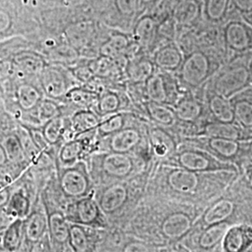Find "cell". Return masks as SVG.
Masks as SVG:
<instances>
[{"mask_svg": "<svg viewBox=\"0 0 252 252\" xmlns=\"http://www.w3.org/2000/svg\"><path fill=\"white\" fill-rule=\"evenodd\" d=\"M252 81V67L243 62L233 61L217 74L213 81V90L230 99L239 92L247 89Z\"/></svg>", "mask_w": 252, "mask_h": 252, "instance_id": "obj_1", "label": "cell"}, {"mask_svg": "<svg viewBox=\"0 0 252 252\" xmlns=\"http://www.w3.org/2000/svg\"><path fill=\"white\" fill-rule=\"evenodd\" d=\"M58 178L60 189L66 198L76 200L92 193V180L84 162L58 168Z\"/></svg>", "mask_w": 252, "mask_h": 252, "instance_id": "obj_2", "label": "cell"}, {"mask_svg": "<svg viewBox=\"0 0 252 252\" xmlns=\"http://www.w3.org/2000/svg\"><path fill=\"white\" fill-rule=\"evenodd\" d=\"M212 73L213 66L209 56L199 50L189 53L179 68L180 81L189 88L200 87Z\"/></svg>", "mask_w": 252, "mask_h": 252, "instance_id": "obj_3", "label": "cell"}, {"mask_svg": "<svg viewBox=\"0 0 252 252\" xmlns=\"http://www.w3.org/2000/svg\"><path fill=\"white\" fill-rule=\"evenodd\" d=\"M97 164L104 181L111 183L124 181L135 173L134 158L127 153L107 152L97 156Z\"/></svg>", "mask_w": 252, "mask_h": 252, "instance_id": "obj_4", "label": "cell"}, {"mask_svg": "<svg viewBox=\"0 0 252 252\" xmlns=\"http://www.w3.org/2000/svg\"><path fill=\"white\" fill-rule=\"evenodd\" d=\"M103 214L96 199L94 198L92 194L73 200L68 204L64 212V215L70 223L86 227L103 225Z\"/></svg>", "mask_w": 252, "mask_h": 252, "instance_id": "obj_5", "label": "cell"}, {"mask_svg": "<svg viewBox=\"0 0 252 252\" xmlns=\"http://www.w3.org/2000/svg\"><path fill=\"white\" fill-rule=\"evenodd\" d=\"M174 157L179 167L195 173L231 170L233 168L231 164L215 160L208 153L194 149L182 150Z\"/></svg>", "mask_w": 252, "mask_h": 252, "instance_id": "obj_6", "label": "cell"}, {"mask_svg": "<svg viewBox=\"0 0 252 252\" xmlns=\"http://www.w3.org/2000/svg\"><path fill=\"white\" fill-rule=\"evenodd\" d=\"M38 77L41 90L48 98L63 99L66 93L72 88L67 74L59 65L46 64Z\"/></svg>", "mask_w": 252, "mask_h": 252, "instance_id": "obj_7", "label": "cell"}, {"mask_svg": "<svg viewBox=\"0 0 252 252\" xmlns=\"http://www.w3.org/2000/svg\"><path fill=\"white\" fill-rule=\"evenodd\" d=\"M225 45L236 54H246L252 50V30L248 24L232 21L223 29Z\"/></svg>", "mask_w": 252, "mask_h": 252, "instance_id": "obj_8", "label": "cell"}, {"mask_svg": "<svg viewBox=\"0 0 252 252\" xmlns=\"http://www.w3.org/2000/svg\"><path fill=\"white\" fill-rule=\"evenodd\" d=\"M128 195L129 191L126 183L123 181H115L108 183V185L101 190L96 201L105 215H112L126 205Z\"/></svg>", "mask_w": 252, "mask_h": 252, "instance_id": "obj_9", "label": "cell"}, {"mask_svg": "<svg viewBox=\"0 0 252 252\" xmlns=\"http://www.w3.org/2000/svg\"><path fill=\"white\" fill-rule=\"evenodd\" d=\"M103 139L107 152L130 154L141 144L142 134L138 128L126 126Z\"/></svg>", "mask_w": 252, "mask_h": 252, "instance_id": "obj_10", "label": "cell"}, {"mask_svg": "<svg viewBox=\"0 0 252 252\" xmlns=\"http://www.w3.org/2000/svg\"><path fill=\"white\" fill-rule=\"evenodd\" d=\"M90 145V139L89 137H86V135L67 140L61 147L57 155L58 168L71 166L81 162L89 152Z\"/></svg>", "mask_w": 252, "mask_h": 252, "instance_id": "obj_11", "label": "cell"}, {"mask_svg": "<svg viewBox=\"0 0 252 252\" xmlns=\"http://www.w3.org/2000/svg\"><path fill=\"white\" fill-rule=\"evenodd\" d=\"M151 150L157 159H172L177 153V142L173 135L162 126H153L149 129Z\"/></svg>", "mask_w": 252, "mask_h": 252, "instance_id": "obj_12", "label": "cell"}, {"mask_svg": "<svg viewBox=\"0 0 252 252\" xmlns=\"http://www.w3.org/2000/svg\"><path fill=\"white\" fill-rule=\"evenodd\" d=\"M159 23L152 14H146L138 19L133 30V38L135 44L144 50L153 48L158 35Z\"/></svg>", "mask_w": 252, "mask_h": 252, "instance_id": "obj_13", "label": "cell"}, {"mask_svg": "<svg viewBox=\"0 0 252 252\" xmlns=\"http://www.w3.org/2000/svg\"><path fill=\"white\" fill-rule=\"evenodd\" d=\"M192 227L191 218L184 212H174L161 224L162 234L168 240L178 241L189 233Z\"/></svg>", "mask_w": 252, "mask_h": 252, "instance_id": "obj_14", "label": "cell"}, {"mask_svg": "<svg viewBox=\"0 0 252 252\" xmlns=\"http://www.w3.org/2000/svg\"><path fill=\"white\" fill-rule=\"evenodd\" d=\"M48 234L53 248H60L68 244L70 222L60 210L47 211Z\"/></svg>", "mask_w": 252, "mask_h": 252, "instance_id": "obj_15", "label": "cell"}, {"mask_svg": "<svg viewBox=\"0 0 252 252\" xmlns=\"http://www.w3.org/2000/svg\"><path fill=\"white\" fill-rule=\"evenodd\" d=\"M252 246V228L248 225L229 227L222 238V250L226 252L248 251Z\"/></svg>", "mask_w": 252, "mask_h": 252, "instance_id": "obj_16", "label": "cell"}, {"mask_svg": "<svg viewBox=\"0 0 252 252\" xmlns=\"http://www.w3.org/2000/svg\"><path fill=\"white\" fill-rule=\"evenodd\" d=\"M202 15V5L198 0H175L172 7V17L183 27H191Z\"/></svg>", "mask_w": 252, "mask_h": 252, "instance_id": "obj_17", "label": "cell"}, {"mask_svg": "<svg viewBox=\"0 0 252 252\" xmlns=\"http://www.w3.org/2000/svg\"><path fill=\"white\" fill-rule=\"evenodd\" d=\"M183 59V54L180 47L173 42L162 46L153 55L155 66L166 72L179 70Z\"/></svg>", "mask_w": 252, "mask_h": 252, "instance_id": "obj_18", "label": "cell"}, {"mask_svg": "<svg viewBox=\"0 0 252 252\" xmlns=\"http://www.w3.org/2000/svg\"><path fill=\"white\" fill-rule=\"evenodd\" d=\"M48 234V219L41 210L29 213L24 221V236L28 243L37 245Z\"/></svg>", "mask_w": 252, "mask_h": 252, "instance_id": "obj_19", "label": "cell"}, {"mask_svg": "<svg viewBox=\"0 0 252 252\" xmlns=\"http://www.w3.org/2000/svg\"><path fill=\"white\" fill-rule=\"evenodd\" d=\"M198 173L184 168H176L167 175V184L170 189L180 193H191L198 188Z\"/></svg>", "mask_w": 252, "mask_h": 252, "instance_id": "obj_20", "label": "cell"}, {"mask_svg": "<svg viewBox=\"0 0 252 252\" xmlns=\"http://www.w3.org/2000/svg\"><path fill=\"white\" fill-rule=\"evenodd\" d=\"M101 117L91 109H80L73 114L70 120V130L73 138L91 133H96Z\"/></svg>", "mask_w": 252, "mask_h": 252, "instance_id": "obj_21", "label": "cell"}, {"mask_svg": "<svg viewBox=\"0 0 252 252\" xmlns=\"http://www.w3.org/2000/svg\"><path fill=\"white\" fill-rule=\"evenodd\" d=\"M155 63L147 57L129 59L126 65V74L133 84H144L155 73Z\"/></svg>", "mask_w": 252, "mask_h": 252, "instance_id": "obj_22", "label": "cell"}, {"mask_svg": "<svg viewBox=\"0 0 252 252\" xmlns=\"http://www.w3.org/2000/svg\"><path fill=\"white\" fill-rule=\"evenodd\" d=\"M145 108L148 116L157 126H162L163 128H171L177 126L179 122L175 108L170 105L147 101Z\"/></svg>", "mask_w": 252, "mask_h": 252, "instance_id": "obj_23", "label": "cell"}, {"mask_svg": "<svg viewBox=\"0 0 252 252\" xmlns=\"http://www.w3.org/2000/svg\"><path fill=\"white\" fill-rule=\"evenodd\" d=\"M232 103L234 118L238 125L244 129H252V99L249 90L241 91L236 94Z\"/></svg>", "mask_w": 252, "mask_h": 252, "instance_id": "obj_24", "label": "cell"}, {"mask_svg": "<svg viewBox=\"0 0 252 252\" xmlns=\"http://www.w3.org/2000/svg\"><path fill=\"white\" fill-rule=\"evenodd\" d=\"M177 117L180 122L193 124L203 115L204 108L198 100L190 95H184L174 106Z\"/></svg>", "mask_w": 252, "mask_h": 252, "instance_id": "obj_25", "label": "cell"}, {"mask_svg": "<svg viewBox=\"0 0 252 252\" xmlns=\"http://www.w3.org/2000/svg\"><path fill=\"white\" fill-rule=\"evenodd\" d=\"M234 203L229 199H220L207 208L202 217V221L206 226L226 221L234 212Z\"/></svg>", "mask_w": 252, "mask_h": 252, "instance_id": "obj_26", "label": "cell"}, {"mask_svg": "<svg viewBox=\"0 0 252 252\" xmlns=\"http://www.w3.org/2000/svg\"><path fill=\"white\" fill-rule=\"evenodd\" d=\"M207 106L211 115L218 122L228 124H233L235 122L233 105L231 101L225 97L213 93L208 97Z\"/></svg>", "mask_w": 252, "mask_h": 252, "instance_id": "obj_27", "label": "cell"}, {"mask_svg": "<svg viewBox=\"0 0 252 252\" xmlns=\"http://www.w3.org/2000/svg\"><path fill=\"white\" fill-rule=\"evenodd\" d=\"M124 94L116 91L106 89L99 94L95 109L100 117H104L108 114H112L126 108V100L123 99Z\"/></svg>", "mask_w": 252, "mask_h": 252, "instance_id": "obj_28", "label": "cell"}, {"mask_svg": "<svg viewBox=\"0 0 252 252\" xmlns=\"http://www.w3.org/2000/svg\"><path fill=\"white\" fill-rule=\"evenodd\" d=\"M144 91L148 101L167 104L168 94L163 71L154 73L150 79H148L144 83Z\"/></svg>", "mask_w": 252, "mask_h": 252, "instance_id": "obj_29", "label": "cell"}, {"mask_svg": "<svg viewBox=\"0 0 252 252\" xmlns=\"http://www.w3.org/2000/svg\"><path fill=\"white\" fill-rule=\"evenodd\" d=\"M19 108L25 112H31L43 99V92L31 83H22L16 91Z\"/></svg>", "mask_w": 252, "mask_h": 252, "instance_id": "obj_30", "label": "cell"}, {"mask_svg": "<svg viewBox=\"0 0 252 252\" xmlns=\"http://www.w3.org/2000/svg\"><path fill=\"white\" fill-rule=\"evenodd\" d=\"M99 94L86 87H72L64 95V99L81 109L95 108Z\"/></svg>", "mask_w": 252, "mask_h": 252, "instance_id": "obj_31", "label": "cell"}, {"mask_svg": "<svg viewBox=\"0 0 252 252\" xmlns=\"http://www.w3.org/2000/svg\"><path fill=\"white\" fill-rule=\"evenodd\" d=\"M207 146L219 157L226 160L235 158L241 150L239 140L222 137H208Z\"/></svg>", "mask_w": 252, "mask_h": 252, "instance_id": "obj_32", "label": "cell"}, {"mask_svg": "<svg viewBox=\"0 0 252 252\" xmlns=\"http://www.w3.org/2000/svg\"><path fill=\"white\" fill-rule=\"evenodd\" d=\"M132 42L128 36L118 33L110 36L107 42L100 48V55L107 56L111 59H117L123 55H126L131 48Z\"/></svg>", "mask_w": 252, "mask_h": 252, "instance_id": "obj_33", "label": "cell"}, {"mask_svg": "<svg viewBox=\"0 0 252 252\" xmlns=\"http://www.w3.org/2000/svg\"><path fill=\"white\" fill-rule=\"evenodd\" d=\"M200 135L207 137H222L239 140L242 132L239 126H237L234 123L228 124L215 121L212 123H207Z\"/></svg>", "mask_w": 252, "mask_h": 252, "instance_id": "obj_34", "label": "cell"}, {"mask_svg": "<svg viewBox=\"0 0 252 252\" xmlns=\"http://www.w3.org/2000/svg\"><path fill=\"white\" fill-rule=\"evenodd\" d=\"M67 122L68 121L62 114L50 120L42 126L41 131L50 145L54 146L58 144L63 139V136L70 128V122L69 125Z\"/></svg>", "mask_w": 252, "mask_h": 252, "instance_id": "obj_35", "label": "cell"}, {"mask_svg": "<svg viewBox=\"0 0 252 252\" xmlns=\"http://www.w3.org/2000/svg\"><path fill=\"white\" fill-rule=\"evenodd\" d=\"M128 114L129 113L124 111H118L101 117L99 126L96 129L97 136L105 138L125 128L127 124Z\"/></svg>", "mask_w": 252, "mask_h": 252, "instance_id": "obj_36", "label": "cell"}, {"mask_svg": "<svg viewBox=\"0 0 252 252\" xmlns=\"http://www.w3.org/2000/svg\"><path fill=\"white\" fill-rule=\"evenodd\" d=\"M230 226L226 222L207 226V228L200 234L197 240L199 247L203 250H211L222 241L226 231Z\"/></svg>", "mask_w": 252, "mask_h": 252, "instance_id": "obj_37", "label": "cell"}, {"mask_svg": "<svg viewBox=\"0 0 252 252\" xmlns=\"http://www.w3.org/2000/svg\"><path fill=\"white\" fill-rule=\"evenodd\" d=\"M68 245L75 252L93 251L92 239L86 226L70 223Z\"/></svg>", "mask_w": 252, "mask_h": 252, "instance_id": "obj_38", "label": "cell"}, {"mask_svg": "<svg viewBox=\"0 0 252 252\" xmlns=\"http://www.w3.org/2000/svg\"><path fill=\"white\" fill-rule=\"evenodd\" d=\"M232 3L231 0H204V15L211 24L225 20Z\"/></svg>", "mask_w": 252, "mask_h": 252, "instance_id": "obj_39", "label": "cell"}, {"mask_svg": "<svg viewBox=\"0 0 252 252\" xmlns=\"http://www.w3.org/2000/svg\"><path fill=\"white\" fill-rule=\"evenodd\" d=\"M33 119L38 126H43L50 120L62 115L60 106L56 103V100L51 98H43L35 109H33Z\"/></svg>", "mask_w": 252, "mask_h": 252, "instance_id": "obj_40", "label": "cell"}, {"mask_svg": "<svg viewBox=\"0 0 252 252\" xmlns=\"http://www.w3.org/2000/svg\"><path fill=\"white\" fill-rule=\"evenodd\" d=\"M24 236V220H14L3 235V247L7 252H17L23 241Z\"/></svg>", "mask_w": 252, "mask_h": 252, "instance_id": "obj_41", "label": "cell"}, {"mask_svg": "<svg viewBox=\"0 0 252 252\" xmlns=\"http://www.w3.org/2000/svg\"><path fill=\"white\" fill-rule=\"evenodd\" d=\"M7 208L11 216L24 220L30 213V200L24 192V190L20 189L15 191L12 195H10L9 202L7 204Z\"/></svg>", "mask_w": 252, "mask_h": 252, "instance_id": "obj_42", "label": "cell"}, {"mask_svg": "<svg viewBox=\"0 0 252 252\" xmlns=\"http://www.w3.org/2000/svg\"><path fill=\"white\" fill-rule=\"evenodd\" d=\"M16 63L23 72L30 76H39L47 64L42 56L31 53L21 54L16 60Z\"/></svg>", "mask_w": 252, "mask_h": 252, "instance_id": "obj_43", "label": "cell"}, {"mask_svg": "<svg viewBox=\"0 0 252 252\" xmlns=\"http://www.w3.org/2000/svg\"><path fill=\"white\" fill-rule=\"evenodd\" d=\"M2 144L5 148L9 161L18 162L23 161L24 159H27L21 138L18 135L14 134L6 135Z\"/></svg>", "mask_w": 252, "mask_h": 252, "instance_id": "obj_44", "label": "cell"}, {"mask_svg": "<svg viewBox=\"0 0 252 252\" xmlns=\"http://www.w3.org/2000/svg\"><path fill=\"white\" fill-rule=\"evenodd\" d=\"M27 129L32 141L35 143L37 149L44 154L50 153V150H51L50 148L52 145H50V143L46 140L42 131L37 128H27Z\"/></svg>", "mask_w": 252, "mask_h": 252, "instance_id": "obj_45", "label": "cell"}, {"mask_svg": "<svg viewBox=\"0 0 252 252\" xmlns=\"http://www.w3.org/2000/svg\"><path fill=\"white\" fill-rule=\"evenodd\" d=\"M73 76L82 83L86 84L87 82L94 78V75L92 72L89 65H81L79 67H76L72 71Z\"/></svg>", "mask_w": 252, "mask_h": 252, "instance_id": "obj_46", "label": "cell"}, {"mask_svg": "<svg viewBox=\"0 0 252 252\" xmlns=\"http://www.w3.org/2000/svg\"><path fill=\"white\" fill-rule=\"evenodd\" d=\"M119 9L126 15L133 16L139 6V0H118Z\"/></svg>", "mask_w": 252, "mask_h": 252, "instance_id": "obj_47", "label": "cell"}, {"mask_svg": "<svg viewBox=\"0 0 252 252\" xmlns=\"http://www.w3.org/2000/svg\"><path fill=\"white\" fill-rule=\"evenodd\" d=\"M231 3L241 14L252 13V0H231Z\"/></svg>", "mask_w": 252, "mask_h": 252, "instance_id": "obj_48", "label": "cell"}, {"mask_svg": "<svg viewBox=\"0 0 252 252\" xmlns=\"http://www.w3.org/2000/svg\"><path fill=\"white\" fill-rule=\"evenodd\" d=\"M124 252H152V247H150L147 244L139 242V241H133L127 244L126 247L123 249Z\"/></svg>", "mask_w": 252, "mask_h": 252, "instance_id": "obj_49", "label": "cell"}, {"mask_svg": "<svg viewBox=\"0 0 252 252\" xmlns=\"http://www.w3.org/2000/svg\"><path fill=\"white\" fill-rule=\"evenodd\" d=\"M10 197L9 189L4 183L0 182V207H6Z\"/></svg>", "mask_w": 252, "mask_h": 252, "instance_id": "obj_50", "label": "cell"}, {"mask_svg": "<svg viewBox=\"0 0 252 252\" xmlns=\"http://www.w3.org/2000/svg\"><path fill=\"white\" fill-rule=\"evenodd\" d=\"M12 69V64L6 59H1L0 58V79H3L7 77L11 73Z\"/></svg>", "mask_w": 252, "mask_h": 252, "instance_id": "obj_51", "label": "cell"}, {"mask_svg": "<svg viewBox=\"0 0 252 252\" xmlns=\"http://www.w3.org/2000/svg\"><path fill=\"white\" fill-rule=\"evenodd\" d=\"M11 127V123L9 122V119L0 114V133H7Z\"/></svg>", "mask_w": 252, "mask_h": 252, "instance_id": "obj_52", "label": "cell"}, {"mask_svg": "<svg viewBox=\"0 0 252 252\" xmlns=\"http://www.w3.org/2000/svg\"><path fill=\"white\" fill-rule=\"evenodd\" d=\"M8 161H9V159L7 156V153L5 151V148L3 144L0 143V167L6 165Z\"/></svg>", "mask_w": 252, "mask_h": 252, "instance_id": "obj_53", "label": "cell"}, {"mask_svg": "<svg viewBox=\"0 0 252 252\" xmlns=\"http://www.w3.org/2000/svg\"><path fill=\"white\" fill-rule=\"evenodd\" d=\"M243 15V18L248 25H250L252 27V13L251 14H242Z\"/></svg>", "mask_w": 252, "mask_h": 252, "instance_id": "obj_54", "label": "cell"}, {"mask_svg": "<svg viewBox=\"0 0 252 252\" xmlns=\"http://www.w3.org/2000/svg\"><path fill=\"white\" fill-rule=\"evenodd\" d=\"M144 4H150V3H154L156 0H141Z\"/></svg>", "mask_w": 252, "mask_h": 252, "instance_id": "obj_55", "label": "cell"}, {"mask_svg": "<svg viewBox=\"0 0 252 252\" xmlns=\"http://www.w3.org/2000/svg\"><path fill=\"white\" fill-rule=\"evenodd\" d=\"M251 183H252V177H251Z\"/></svg>", "mask_w": 252, "mask_h": 252, "instance_id": "obj_56", "label": "cell"}, {"mask_svg": "<svg viewBox=\"0 0 252 252\" xmlns=\"http://www.w3.org/2000/svg\"><path fill=\"white\" fill-rule=\"evenodd\" d=\"M251 67H252V64H251Z\"/></svg>", "mask_w": 252, "mask_h": 252, "instance_id": "obj_57", "label": "cell"}, {"mask_svg": "<svg viewBox=\"0 0 252 252\" xmlns=\"http://www.w3.org/2000/svg\"><path fill=\"white\" fill-rule=\"evenodd\" d=\"M198 1H200V2H201V1H202V0H198Z\"/></svg>", "mask_w": 252, "mask_h": 252, "instance_id": "obj_58", "label": "cell"}]
</instances>
